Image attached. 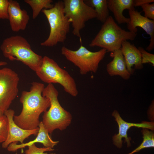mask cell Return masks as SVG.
Returning <instances> with one entry per match:
<instances>
[{
	"label": "cell",
	"mask_w": 154,
	"mask_h": 154,
	"mask_svg": "<svg viewBox=\"0 0 154 154\" xmlns=\"http://www.w3.org/2000/svg\"><path fill=\"white\" fill-rule=\"evenodd\" d=\"M31 84L29 91L22 92L20 101L23 105L22 109L20 114L13 117L14 121L17 125L27 130L38 127L40 115L46 111L50 105L49 99L42 95L44 85L36 82Z\"/></svg>",
	"instance_id": "obj_1"
},
{
	"label": "cell",
	"mask_w": 154,
	"mask_h": 154,
	"mask_svg": "<svg viewBox=\"0 0 154 154\" xmlns=\"http://www.w3.org/2000/svg\"><path fill=\"white\" fill-rule=\"evenodd\" d=\"M0 49L4 57L11 61H21L35 72L42 64L43 57L35 52L27 40L21 36H13L5 38Z\"/></svg>",
	"instance_id": "obj_2"
},
{
	"label": "cell",
	"mask_w": 154,
	"mask_h": 154,
	"mask_svg": "<svg viewBox=\"0 0 154 154\" xmlns=\"http://www.w3.org/2000/svg\"><path fill=\"white\" fill-rule=\"evenodd\" d=\"M136 36V33L122 29L113 17L109 16L89 46L105 49L107 52H113L120 49L123 42L129 40H133Z\"/></svg>",
	"instance_id": "obj_3"
},
{
	"label": "cell",
	"mask_w": 154,
	"mask_h": 154,
	"mask_svg": "<svg viewBox=\"0 0 154 154\" xmlns=\"http://www.w3.org/2000/svg\"><path fill=\"white\" fill-rule=\"evenodd\" d=\"M43 96L49 100V108L44 112L41 121L49 133L52 134L56 129L62 131L70 124L72 116L60 105L58 99L59 93L53 84H48L42 92Z\"/></svg>",
	"instance_id": "obj_4"
},
{
	"label": "cell",
	"mask_w": 154,
	"mask_h": 154,
	"mask_svg": "<svg viewBox=\"0 0 154 154\" xmlns=\"http://www.w3.org/2000/svg\"><path fill=\"white\" fill-rule=\"evenodd\" d=\"M42 12L48 21L50 32L47 38L40 45L52 47L58 43L64 42L69 31L71 23L64 13L63 1H58L52 8L44 9Z\"/></svg>",
	"instance_id": "obj_5"
},
{
	"label": "cell",
	"mask_w": 154,
	"mask_h": 154,
	"mask_svg": "<svg viewBox=\"0 0 154 154\" xmlns=\"http://www.w3.org/2000/svg\"><path fill=\"white\" fill-rule=\"evenodd\" d=\"M35 72L43 82L48 84H59L67 93L73 97L77 96L78 91L74 79L67 71L48 56L43 57L41 66Z\"/></svg>",
	"instance_id": "obj_6"
},
{
	"label": "cell",
	"mask_w": 154,
	"mask_h": 154,
	"mask_svg": "<svg viewBox=\"0 0 154 154\" xmlns=\"http://www.w3.org/2000/svg\"><path fill=\"white\" fill-rule=\"evenodd\" d=\"M107 52L106 50L104 48L97 51L92 52L82 44L76 50H70L64 46L61 49V54L77 67L80 74L82 75L89 72L96 73L100 62Z\"/></svg>",
	"instance_id": "obj_7"
},
{
	"label": "cell",
	"mask_w": 154,
	"mask_h": 154,
	"mask_svg": "<svg viewBox=\"0 0 154 154\" xmlns=\"http://www.w3.org/2000/svg\"><path fill=\"white\" fill-rule=\"evenodd\" d=\"M64 11L73 28L72 33L78 37L80 42L81 31L85 26L86 22L96 18V13L92 7L83 0H64Z\"/></svg>",
	"instance_id": "obj_8"
},
{
	"label": "cell",
	"mask_w": 154,
	"mask_h": 154,
	"mask_svg": "<svg viewBox=\"0 0 154 154\" xmlns=\"http://www.w3.org/2000/svg\"><path fill=\"white\" fill-rule=\"evenodd\" d=\"M19 80L18 74L11 69H0V108L4 113L17 95Z\"/></svg>",
	"instance_id": "obj_9"
},
{
	"label": "cell",
	"mask_w": 154,
	"mask_h": 154,
	"mask_svg": "<svg viewBox=\"0 0 154 154\" xmlns=\"http://www.w3.org/2000/svg\"><path fill=\"white\" fill-rule=\"evenodd\" d=\"M15 111L13 110L8 109L4 112V114L7 117L9 124L7 137L5 141L2 143L3 148H7L8 146L13 142H19L23 143L25 140L30 135H37L39 127L35 129L27 130L23 129L17 125L14 122L13 117Z\"/></svg>",
	"instance_id": "obj_10"
},
{
	"label": "cell",
	"mask_w": 154,
	"mask_h": 154,
	"mask_svg": "<svg viewBox=\"0 0 154 154\" xmlns=\"http://www.w3.org/2000/svg\"><path fill=\"white\" fill-rule=\"evenodd\" d=\"M112 116L115 117L119 127L118 133L112 137L114 144L119 148L122 146V139L125 138V142L127 143V147L130 146L131 138L127 135L128 130L132 127L138 128H147L153 131L154 129L153 122L143 121L140 123H133L127 122L124 120L120 116L119 113L116 110H114L112 114Z\"/></svg>",
	"instance_id": "obj_11"
},
{
	"label": "cell",
	"mask_w": 154,
	"mask_h": 154,
	"mask_svg": "<svg viewBox=\"0 0 154 154\" xmlns=\"http://www.w3.org/2000/svg\"><path fill=\"white\" fill-rule=\"evenodd\" d=\"M130 20L127 24L129 31L136 33L137 27L142 28L150 36V43L146 50L150 52L154 48V20L142 15L141 12L135 9L128 10Z\"/></svg>",
	"instance_id": "obj_12"
},
{
	"label": "cell",
	"mask_w": 154,
	"mask_h": 154,
	"mask_svg": "<svg viewBox=\"0 0 154 154\" xmlns=\"http://www.w3.org/2000/svg\"><path fill=\"white\" fill-rule=\"evenodd\" d=\"M8 15L12 31L17 32L26 29L29 20V16L26 10L21 9L17 1L9 0Z\"/></svg>",
	"instance_id": "obj_13"
},
{
	"label": "cell",
	"mask_w": 154,
	"mask_h": 154,
	"mask_svg": "<svg viewBox=\"0 0 154 154\" xmlns=\"http://www.w3.org/2000/svg\"><path fill=\"white\" fill-rule=\"evenodd\" d=\"M120 50L127 69L131 75L133 74L135 70H141L143 68L141 52L133 44L127 40L124 41L121 44Z\"/></svg>",
	"instance_id": "obj_14"
},
{
	"label": "cell",
	"mask_w": 154,
	"mask_h": 154,
	"mask_svg": "<svg viewBox=\"0 0 154 154\" xmlns=\"http://www.w3.org/2000/svg\"><path fill=\"white\" fill-rule=\"evenodd\" d=\"M38 127L39 129L38 134L34 140L19 145L17 144L16 142L13 143L7 147V150L9 151L15 152L18 149L28 146L36 143L42 144L45 147L53 149L58 143L59 141L52 140L41 121L40 122Z\"/></svg>",
	"instance_id": "obj_15"
},
{
	"label": "cell",
	"mask_w": 154,
	"mask_h": 154,
	"mask_svg": "<svg viewBox=\"0 0 154 154\" xmlns=\"http://www.w3.org/2000/svg\"><path fill=\"white\" fill-rule=\"evenodd\" d=\"M113 52V59L106 65L108 73L111 76H119L124 80L129 79L131 75L127 69L120 49L116 50Z\"/></svg>",
	"instance_id": "obj_16"
},
{
	"label": "cell",
	"mask_w": 154,
	"mask_h": 154,
	"mask_svg": "<svg viewBox=\"0 0 154 154\" xmlns=\"http://www.w3.org/2000/svg\"><path fill=\"white\" fill-rule=\"evenodd\" d=\"M109 10L112 12L114 18L119 24L128 23L129 18L124 16L123 13L126 9L128 10L135 9L134 0H108Z\"/></svg>",
	"instance_id": "obj_17"
},
{
	"label": "cell",
	"mask_w": 154,
	"mask_h": 154,
	"mask_svg": "<svg viewBox=\"0 0 154 154\" xmlns=\"http://www.w3.org/2000/svg\"><path fill=\"white\" fill-rule=\"evenodd\" d=\"M87 5L95 11L97 19L104 23L109 16L107 0H88L84 1Z\"/></svg>",
	"instance_id": "obj_18"
},
{
	"label": "cell",
	"mask_w": 154,
	"mask_h": 154,
	"mask_svg": "<svg viewBox=\"0 0 154 154\" xmlns=\"http://www.w3.org/2000/svg\"><path fill=\"white\" fill-rule=\"evenodd\" d=\"M24 2L29 4L33 11L32 17L35 19L41 11L44 9L52 8L54 5L52 0H25Z\"/></svg>",
	"instance_id": "obj_19"
},
{
	"label": "cell",
	"mask_w": 154,
	"mask_h": 154,
	"mask_svg": "<svg viewBox=\"0 0 154 154\" xmlns=\"http://www.w3.org/2000/svg\"><path fill=\"white\" fill-rule=\"evenodd\" d=\"M141 132L143 135V142L138 147L127 154H133L143 149L154 147V134L153 131H149L147 128H143Z\"/></svg>",
	"instance_id": "obj_20"
},
{
	"label": "cell",
	"mask_w": 154,
	"mask_h": 154,
	"mask_svg": "<svg viewBox=\"0 0 154 154\" xmlns=\"http://www.w3.org/2000/svg\"><path fill=\"white\" fill-rule=\"evenodd\" d=\"M9 124L7 117L4 115L0 116V143L6 140L8 132Z\"/></svg>",
	"instance_id": "obj_21"
},
{
	"label": "cell",
	"mask_w": 154,
	"mask_h": 154,
	"mask_svg": "<svg viewBox=\"0 0 154 154\" xmlns=\"http://www.w3.org/2000/svg\"><path fill=\"white\" fill-rule=\"evenodd\" d=\"M28 148L25 151V154H56L55 153H48L46 151H53L55 150L52 148L46 147L38 148L35 144L29 145Z\"/></svg>",
	"instance_id": "obj_22"
},
{
	"label": "cell",
	"mask_w": 154,
	"mask_h": 154,
	"mask_svg": "<svg viewBox=\"0 0 154 154\" xmlns=\"http://www.w3.org/2000/svg\"><path fill=\"white\" fill-rule=\"evenodd\" d=\"M138 48L141 53L142 64L151 63L154 66V54L147 52L141 47H139Z\"/></svg>",
	"instance_id": "obj_23"
},
{
	"label": "cell",
	"mask_w": 154,
	"mask_h": 154,
	"mask_svg": "<svg viewBox=\"0 0 154 154\" xmlns=\"http://www.w3.org/2000/svg\"><path fill=\"white\" fill-rule=\"evenodd\" d=\"M144 13L145 17L154 20V3H146L140 6Z\"/></svg>",
	"instance_id": "obj_24"
},
{
	"label": "cell",
	"mask_w": 154,
	"mask_h": 154,
	"mask_svg": "<svg viewBox=\"0 0 154 154\" xmlns=\"http://www.w3.org/2000/svg\"><path fill=\"white\" fill-rule=\"evenodd\" d=\"M9 0H0V20L8 19Z\"/></svg>",
	"instance_id": "obj_25"
},
{
	"label": "cell",
	"mask_w": 154,
	"mask_h": 154,
	"mask_svg": "<svg viewBox=\"0 0 154 154\" xmlns=\"http://www.w3.org/2000/svg\"><path fill=\"white\" fill-rule=\"evenodd\" d=\"M154 2V0H134V6H140L145 3H151Z\"/></svg>",
	"instance_id": "obj_26"
},
{
	"label": "cell",
	"mask_w": 154,
	"mask_h": 154,
	"mask_svg": "<svg viewBox=\"0 0 154 154\" xmlns=\"http://www.w3.org/2000/svg\"><path fill=\"white\" fill-rule=\"evenodd\" d=\"M7 62H6L3 61H0V66L5 65H7Z\"/></svg>",
	"instance_id": "obj_27"
},
{
	"label": "cell",
	"mask_w": 154,
	"mask_h": 154,
	"mask_svg": "<svg viewBox=\"0 0 154 154\" xmlns=\"http://www.w3.org/2000/svg\"><path fill=\"white\" fill-rule=\"evenodd\" d=\"M4 114V113L0 108V116Z\"/></svg>",
	"instance_id": "obj_28"
}]
</instances>
